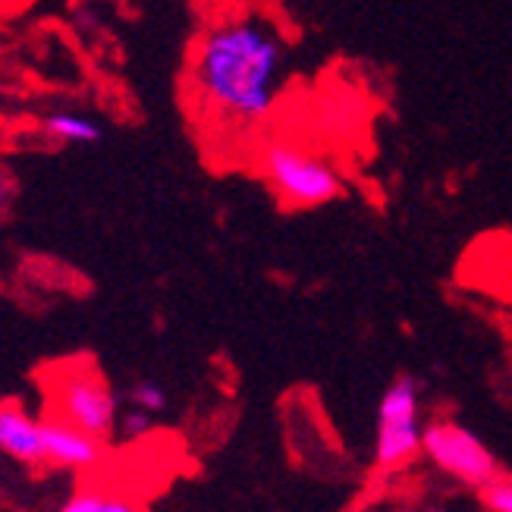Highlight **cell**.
I'll return each instance as SVG.
<instances>
[{
	"mask_svg": "<svg viewBox=\"0 0 512 512\" xmlns=\"http://www.w3.org/2000/svg\"><path fill=\"white\" fill-rule=\"evenodd\" d=\"M286 48L264 16H224L198 35L189 57V95L205 123L252 132L274 117Z\"/></svg>",
	"mask_w": 512,
	"mask_h": 512,
	"instance_id": "obj_1",
	"label": "cell"
},
{
	"mask_svg": "<svg viewBox=\"0 0 512 512\" xmlns=\"http://www.w3.org/2000/svg\"><path fill=\"white\" fill-rule=\"evenodd\" d=\"M44 399L48 415L63 418L79 431L107 443L117 431V396L107 377L88 359H63L44 371Z\"/></svg>",
	"mask_w": 512,
	"mask_h": 512,
	"instance_id": "obj_2",
	"label": "cell"
},
{
	"mask_svg": "<svg viewBox=\"0 0 512 512\" xmlns=\"http://www.w3.org/2000/svg\"><path fill=\"white\" fill-rule=\"evenodd\" d=\"M258 164L264 183L286 208H321L346 195L343 173L293 139H271L261 148Z\"/></svg>",
	"mask_w": 512,
	"mask_h": 512,
	"instance_id": "obj_3",
	"label": "cell"
},
{
	"mask_svg": "<svg viewBox=\"0 0 512 512\" xmlns=\"http://www.w3.org/2000/svg\"><path fill=\"white\" fill-rule=\"evenodd\" d=\"M421 453H425L443 475L465 487H484L491 484L500 472V462L481 443L475 431H469L459 421H431L421 431Z\"/></svg>",
	"mask_w": 512,
	"mask_h": 512,
	"instance_id": "obj_4",
	"label": "cell"
},
{
	"mask_svg": "<svg viewBox=\"0 0 512 512\" xmlns=\"http://www.w3.org/2000/svg\"><path fill=\"white\" fill-rule=\"evenodd\" d=\"M421 421H418V384L415 377H399L387 387L377 406V469H399L421 453Z\"/></svg>",
	"mask_w": 512,
	"mask_h": 512,
	"instance_id": "obj_5",
	"label": "cell"
},
{
	"mask_svg": "<svg viewBox=\"0 0 512 512\" xmlns=\"http://www.w3.org/2000/svg\"><path fill=\"white\" fill-rule=\"evenodd\" d=\"M41 443H44V462H51L54 469H70L92 475L104 462V447L107 443L95 440L92 434L79 431L76 425L63 418H41Z\"/></svg>",
	"mask_w": 512,
	"mask_h": 512,
	"instance_id": "obj_6",
	"label": "cell"
},
{
	"mask_svg": "<svg viewBox=\"0 0 512 512\" xmlns=\"http://www.w3.org/2000/svg\"><path fill=\"white\" fill-rule=\"evenodd\" d=\"M0 453L22 465H44L41 418H35L29 406L16 403V399L0 403Z\"/></svg>",
	"mask_w": 512,
	"mask_h": 512,
	"instance_id": "obj_7",
	"label": "cell"
},
{
	"mask_svg": "<svg viewBox=\"0 0 512 512\" xmlns=\"http://www.w3.org/2000/svg\"><path fill=\"white\" fill-rule=\"evenodd\" d=\"M60 512H145V503L126 484H110L92 472L76 484V491L60 506Z\"/></svg>",
	"mask_w": 512,
	"mask_h": 512,
	"instance_id": "obj_8",
	"label": "cell"
},
{
	"mask_svg": "<svg viewBox=\"0 0 512 512\" xmlns=\"http://www.w3.org/2000/svg\"><path fill=\"white\" fill-rule=\"evenodd\" d=\"M44 129H48V136L70 145H92L101 139V126L95 120H88L82 114H66V110H57V114L44 120Z\"/></svg>",
	"mask_w": 512,
	"mask_h": 512,
	"instance_id": "obj_9",
	"label": "cell"
},
{
	"mask_svg": "<svg viewBox=\"0 0 512 512\" xmlns=\"http://www.w3.org/2000/svg\"><path fill=\"white\" fill-rule=\"evenodd\" d=\"M129 403L132 409H142L148 415H158L167 409V393L158 381H139V384H132L129 390Z\"/></svg>",
	"mask_w": 512,
	"mask_h": 512,
	"instance_id": "obj_10",
	"label": "cell"
},
{
	"mask_svg": "<svg viewBox=\"0 0 512 512\" xmlns=\"http://www.w3.org/2000/svg\"><path fill=\"white\" fill-rule=\"evenodd\" d=\"M478 500L487 512H512V478L497 475L491 484L478 487Z\"/></svg>",
	"mask_w": 512,
	"mask_h": 512,
	"instance_id": "obj_11",
	"label": "cell"
},
{
	"mask_svg": "<svg viewBox=\"0 0 512 512\" xmlns=\"http://www.w3.org/2000/svg\"><path fill=\"white\" fill-rule=\"evenodd\" d=\"M120 431L129 437V440H142V437H148L151 434V428H154V415H148V412H142V409H129L120 421Z\"/></svg>",
	"mask_w": 512,
	"mask_h": 512,
	"instance_id": "obj_12",
	"label": "cell"
}]
</instances>
